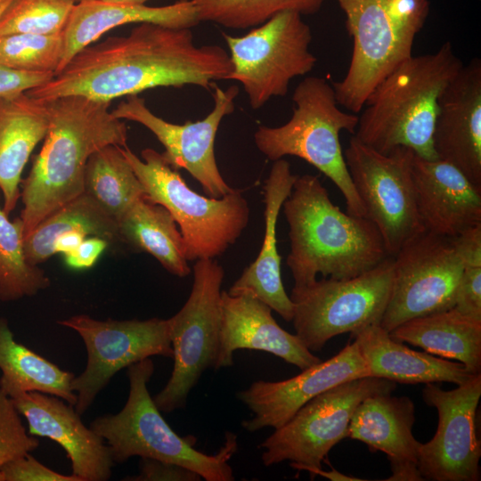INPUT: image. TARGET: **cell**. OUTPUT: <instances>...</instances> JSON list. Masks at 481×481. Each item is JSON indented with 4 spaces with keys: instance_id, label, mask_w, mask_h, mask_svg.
Segmentation results:
<instances>
[{
    "instance_id": "6da1fadb",
    "label": "cell",
    "mask_w": 481,
    "mask_h": 481,
    "mask_svg": "<svg viewBox=\"0 0 481 481\" xmlns=\"http://www.w3.org/2000/svg\"><path fill=\"white\" fill-rule=\"evenodd\" d=\"M231 72L225 49L197 45L191 29L139 23L127 36L88 45L51 80L25 94L37 100L80 95L110 102L159 86L208 90Z\"/></svg>"
},
{
    "instance_id": "7a4b0ae2",
    "label": "cell",
    "mask_w": 481,
    "mask_h": 481,
    "mask_svg": "<svg viewBox=\"0 0 481 481\" xmlns=\"http://www.w3.org/2000/svg\"><path fill=\"white\" fill-rule=\"evenodd\" d=\"M44 102L49 126L44 144L21 180L24 237L44 218L84 193L86 163L107 145L126 146L127 127L110 102L69 95Z\"/></svg>"
},
{
    "instance_id": "3957f363",
    "label": "cell",
    "mask_w": 481,
    "mask_h": 481,
    "mask_svg": "<svg viewBox=\"0 0 481 481\" xmlns=\"http://www.w3.org/2000/svg\"><path fill=\"white\" fill-rule=\"evenodd\" d=\"M281 208L290 247L286 264L294 287L312 283L319 273L355 277L390 257L376 225L340 210L316 175H298Z\"/></svg>"
},
{
    "instance_id": "277c9868",
    "label": "cell",
    "mask_w": 481,
    "mask_h": 481,
    "mask_svg": "<svg viewBox=\"0 0 481 481\" xmlns=\"http://www.w3.org/2000/svg\"><path fill=\"white\" fill-rule=\"evenodd\" d=\"M463 65L450 41L435 53L412 55L370 94L354 135L384 154L406 147L420 158L437 159L433 133L438 100Z\"/></svg>"
},
{
    "instance_id": "5b68a950",
    "label": "cell",
    "mask_w": 481,
    "mask_h": 481,
    "mask_svg": "<svg viewBox=\"0 0 481 481\" xmlns=\"http://www.w3.org/2000/svg\"><path fill=\"white\" fill-rule=\"evenodd\" d=\"M153 373L151 358L128 366L129 394L124 407L115 414L99 416L90 424L110 447L114 463H124L135 456L152 458L185 467L206 481L234 480L229 461L238 448L237 436L227 432L224 445L213 455L195 449L196 438L175 433L151 396L148 383Z\"/></svg>"
},
{
    "instance_id": "8992f818",
    "label": "cell",
    "mask_w": 481,
    "mask_h": 481,
    "mask_svg": "<svg viewBox=\"0 0 481 481\" xmlns=\"http://www.w3.org/2000/svg\"><path fill=\"white\" fill-rule=\"evenodd\" d=\"M291 118L271 127L259 126L254 134L257 148L272 161L285 156L300 158L338 187L346 212L366 217L364 206L348 172L339 135L355 133L359 116L339 108L332 85L320 77H306L295 88Z\"/></svg>"
},
{
    "instance_id": "52a82bcc",
    "label": "cell",
    "mask_w": 481,
    "mask_h": 481,
    "mask_svg": "<svg viewBox=\"0 0 481 481\" xmlns=\"http://www.w3.org/2000/svg\"><path fill=\"white\" fill-rule=\"evenodd\" d=\"M353 38L345 77L332 84L339 106L359 113L375 86L412 55L428 0H336Z\"/></svg>"
},
{
    "instance_id": "ba28073f",
    "label": "cell",
    "mask_w": 481,
    "mask_h": 481,
    "mask_svg": "<svg viewBox=\"0 0 481 481\" xmlns=\"http://www.w3.org/2000/svg\"><path fill=\"white\" fill-rule=\"evenodd\" d=\"M121 151L141 182L145 198L163 206L174 217L188 261L223 255L248 226L250 209L240 191L221 198L202 196L187 185L162 153L146 148L141 159L127 145Z\"/></svg>"
},
{
    "instance_id": "9c48e42d",
    "label": "cell",
    "mask_w": 481,
    "mask_h": 481,
    "mask_svg": "<svg viewBox=\"0 0 481 481\" xmlns=\"http://www.w3.org/2000/svg\"><path fill=\"white\" fill-rule=\"evenodd\" d=\"M394 257L347 279L322 278L293 287L289 296L296 335L311 352L332 338L380 324L393 283Z\"/></svg>"
},
{
    "instance_id": "30bf717a",
    "label": "cell",
    "mask_w": 481,
    "mask_h": 481,
    "mask_svg": "<svg viewBox=\"0 0 481 481\" xmlns=\"http://www.w3.org/2000/svg\"><path fill=\"white\" fill-rule=\"evenodd\" d=\"M301 16L281 12L243 36L223 34L232 62L228 80L241 84L252 109L285 96L293 78L314 69L312 32Z\"/></svg>"
},
{
    "instance_id": "8fae6325",
    "label": "cell",
    "mask_w": 481,
    "mask_h": 481,
    "mask_svg": "<svg viewBox=\"0 0 481 481\" xmlns=\"http://www.w3.org/2000/svg\"><path fill=\"white\" fill-rule=\"evenodd\" d=\"M192 269L190 296L167 319L174 366L166 386L153 398L165 413L185 407L190 392L205 371L214 369L218 355L224 271L211 258L196 260Z\"/></svg>"
},
{
    "instance_id": "7c38bea8",
    "label": "cell",
    "mask_w": 481,
    "mask_h": 481,
    "mask_svg": "<svg viewBox=\"0 0 481 481\" xmlns=\"http://www.w3.org/2000/svg\"><path fill=\"white\" fill-rule=\"evenodd\" d=\"M395 387L394 381L364 377L316 395L260 444L263 464L269 467L289 461L294 469L314 476L332 447L346 438L357 405L370 395L389 394Z\"/></svg>"
},
{
    "instance_id": "4fadbf2b",
    "label": "cell",
    "mask_w": 481,
    "mask_h": 481,
    "mask_svg": "<svg viewBox=\"0 0 481 481\" xmlns=\"http://www.w3.org/2000/svg\"><path fill=\"white\" fill-rule=\"evenodd\" d=\"M414 152L398 147L384 154L353 135L344 152L366 217L378 228L386 251L394 257L410 240L425 232L419 215L412 160Z\"/></svg>"
},
{
    "instance_id": "5bb4252c",
    "label": "cell",
    "mask_w": 481,
    "mask_h": 481,
    "mask_svg": "<svg viewBox=\"0 0 481 481\" xmlns=\"http://www.w3.org/2000/svg\"><path fill=\"white\" fill-rule=\"evenodd\" d=\"M57 322L77 331L86 346V368L71 381L80 415L122 369L151 356L173 358L167 319L97 320L76 314Z\"/></svg>"
},
{
    "instance_id": "9a60e30c",
    "label": "cell",
    "mask_w": 481,
    "mask_h": 481,
    "mask_svg": "<svg viewBox=\"0 0 481 481\" xmlns=\"http://www.w3.org/2000/svg\"><path fill=\"white\" fill-rule=\"evenodd\" d=\"M394 257L390 297L380 326L390 332L411 319L452 308L462 263L452 239L425 231Z\"/></svg>"
},
{
    "instance_id": "2e32d148",
    "label": "cell",
    "mask_w": 481,
    "mask_h": 481,
    "mask_svg": "<svg viewBox=\"0 0 481 481\" xmlns=\"http://www.w3.org/2000/svg\"><path fill=\"white\" fill-rule=\"evenodd\" d=\"M422 397L436 409L438 425L434 436L422 444L418 469L423 480L479 481L481 444L476 415L481 396V372L454 389L425 384Z\"/></svg>"
},
{
    "instance_id": "e0dca14e",
    "label": "cell",
    "mask_w": 481,
    "mask_h": 481,
    "mask_svg": "<svg viewBox=\"0 0 481 481\" xmlns=\"http://www.w3.org/2000/svg\"><path fill=\"white\" fill-rule=\"evenodd\" d=\"M214 107L202 119L184 124L167 122L155 115L137 94L129 95L112 113L120 119L139 123L164 146L162 156L175 169L186 170L212 198H221L234 189L224 180L215 157V140L224 117L234 110L239 94L236 86L224 90L213 86Z\"/></svg>"
},
{
    "instance_id": "ac0fdd59",
    "label": "cell",
    "mask_w": 481,
    "mask_h": 481,
    "mask_svg": "<svg viewBox=\"0 0 481 481\" xmlns=\"http://www.w3.org/2000/svg\"><path fill=\"white\" fill-rule=\"evenodd\" d=\"M364 377H369V372L358 346L355 341L347 343L331 358L302 370L297 376L280 381L257 380L239 391L237 398L253 413L241 426L249 432L278 428L316 395Z\"/></svg>"
},
{
    "instance_id": "d6986e66",
    "label": "cell",
    "mask_w": 481,
    "mask_h": 481,
    "mask_svg": "<svg viewBox=\"0 0 481 481\" xmlns=\"http://www.w3.org/2000/svg\"><path fill=\"white\" fill-rule=\"evenodd\" d=\"M2 388L28 422L33 436L47 437L66 452L71 474L82 481H106L115 465L110 447L102 437L86 427L73 404L40 392L17 387Z\"/></svg>"
},
{
    "instance_id": "ffe728a7",
    "label": "cell",
    "mask_w": 481,
    "mask_h": 481,
    "mask_svg": "<svg viewBox=\"0 0 481 481\" xmlns=\"http://www.w3.org/2000/svg\"><path fill=\"white\" fill-rule=\"evenodd\" d=\"M438 159L481 189V61L463 65L443 91L433 133Z\"/></svg>"
},
{
    "instance_id": "44dd1931",
    "label": "cell",
    "mask_w": 481,
    "mask_h": 481,
    "mask_svg": "<svg viewBox=\"0 0 481 481\" xmlns=\"http://www.w3.org/2000/svg\"><path fill=\"white\" fill-rule=\"evenodd\" d=\"M219 349L214 370L233 364L239 349L270 353L305 370L322 360L309 351L296 334L283 330L272 309L249 293L230 295L222 291Z\"/></svg>"
},
{
    "instance_id": "7402d4cb",
    "label": "cell",
    "mask_w": 481,
    "mask_h": 481,
    "mask_svg": "<svg viewBox=\"0 0 481 481\" xmlns=\"http://www.w3.org/2000/svg\"><path fill=\"white\" fill-rule=\"evenodd\" d=\"M412 175L426 231L453 238L481 224V189L456 167L414 154Z\"/></svg>"
},
{
    "instance_id": "603a6c76",
    "label": "cell",
    "mask_w": 481,
    "mask_h": 481,
    "mask_svg": "<svg viewBox=\"0 0 481 481\" xmlns=\"http://www.w3.org/2000/svg\"><path fill=\"white\" fill-rule=\"evenodd\" d=\"M414 421L415 407L409 397L377 394L357 405L346 437L387 455L392 470L387 480H423L418 469L421 443L413 436Z\"/></svg>"
},
{
    "instance_id": "cb8c5ba5",
    "label": "cell",
    "mask_w": 481,
    "mask_h": 481,
    "mask_svg": "<svg viewBox=\"0 0 481 481\" xmlns=\"http://www.w3.org/2000/svg\"><path fill=\"white\" fill-rule=\"evenodd\" d=\"M297 176L287 160L280 159L273 161L264 186L263 244L254 262L243 270L227 291L230 295L249 293L255 296L286 322L292 321L294 306L281 281L276 225L282 204L290 194Z\"/></svg>"
},
{
    "instance_id": "d4e9b609",
    "label": "cell",
    "mask_w": 481,
    "mask_h": 481,
    "mask_svg": "<svg viewBox=\"0 0 481 481\" xmlns=\"http://www.w3.org/2000/svg\"><path fill=\"white\" fill-rule=\"evenodd\" d=\"M200 22L192 0L156 7L102 0L77 3L62 33L63 53L57 72L78 51L114 28L130 23H153L175 29H192Z\"/></svg>"
},
{
    "instance_id": "484cf974",
    "label": "cell",
    "mask_w": 481,
    "mask_h": 481,
    "mask_svg": "<svg viewBox=\"0 0 481 481\" xmlns=\"http://www.w3.org/2000/svg\"><path fill=\"white\" fill-rule=\"evenodd\" d=\"M367 366L369 377L400 384L452 382L460 385L473 373L459 362L409 348L392 338L380 324L351 334Z\"/></svg>"
},
{
    "instance_id": "4316f807",
    "label": "cell",
    "mask_w": 481,
    "mask_h": 481,
    "mask_svg": "<svg viewBox=\"0 0 481 481\" xmlns=\"http://www.w3.org/2000/svg\"><path fill=\"white\" fill-rule=\"evenodd\" d=\"M44 102L20 94L0 98V190L9 216L20 198L21 173L37 144L47 133Z\"/></svg>"
},
{
    "instance_id": "83f0119b",
    "label": "cell",
    "mask_w": 481,
    "mask_h": 481,
    "mask_svg": "<svg viewBox=\"0 0 481 481\" xmlns=\"http://www.w3.org/2000/svg\"><path fill=\"white\" fill-rule=\"evenodd\" d=\"M389 335L430 355L456 360L473 374L481 372V320L453 307L404 322Z\"/></svg>"
},
{
    "instance_id": "f1b7e54d",
    "label": "cell",
    "mask_w": 481,
    "mask_h": 481,
    "mask_svg": "<svg viewBox=\"0 0 481 481\" xmlns=\"http://www.w3.org/2000/svg\"><path fill=\"white\" fill-rule=\"evenodd\" d=\"M118 225L126 245L149 253L173 275H189L182 233L163 206L145 197L139 199L121 216Z\"/></svg>"
},
{
    "instance_id": "f546056e",
    "label": "cell",
    "mask_w": 481,
    "mask_h": 481,
    "mask_svg": "<svg viewBox=\"0 0 481 481\" xmlns=\"http://www.w3.org/2000/svg\"><path fill=\"white\" fill-rule=\"evenodd\" d=\"M81 231L109 245L125 244L118 223L89 195L82 193L44 218L24 237L28 261L38 265L51 257L53 243L61 234Z\"/></svg>"
},
{
    "instance_id": "4dcf8cb0",
    "label": "cell",
    "mask_w": 481,
    "mask_h": 481,
    "mask_svg": "<svg viewBox=\"0 0 481 481\" xmlns=\"http://www.w3.org/2000/svg\"><path fill=\"white\" fill-rule=\"evenodd\" d=\"M0 387H13L26 392L58 396L73 405L74 374L17 342L5 318H0Z\"/></svg>"
},
{
    "instance_id": "1f68e13d",
    "label": "cell",
    "mask_w": 481,
    "mask_h": 481,
    "mask_svg": "<svg viewBox=\"0 0 481 481\" xmlns=\"http://www.w3.org/2000/svg\"><path fill=\"white\" fill-rule=\"evenodd\" d=\"M84 193L118 223L133 203L145 197L141 182L118 145H107L91 155L85 170Z\"/></svg>"
},
{
    "instance_id": "d6a6232c",
    "label": "cell",
    "mask_w": 481,
    "mask_h": 481,
    "mask_svg": "<svg viewBox=\"0 0 481 481\" xmlns=\"http://www.w3.org/2000/svg\"><path fill=\"white\" fill-rule=\"evenodd\" d=\"M50 283L45 272L26 257L21 218L11 221L0 207V300L34 296Z\"/></svg>"
},
{
    "instance_id": "836d02e7",
    "label": "cell",
    "mask_w": 481,
    "mask_h": 481,
    "mask_svg": "<svg viewBox=\"0 0 481 481\" xmlns=\"http://www.w3.org/2000/svg\"><path fill=\"white\" fill-rule=\"evenodd\" d=\"M325 0H192L200 21H210L228 29L257 27L275 14L291 11L312 14Z\"/></svg>"
},
{
    "instance_id": "e575fe53",
    "label": "cell",
    "mask_w": 481,
    "mask_h": 481,
    "mask_svg": "<svg viewBox=\"0 0 481 481\" xmlns=\"http://www.w3.org/2000/svg\"><path fill=\"white\" fill-rule=\"evenodd\" d=\"M75 4L74 0H12L0 17V36L61 35Z\"/></svg>"
},
{
    "instance_id": "d590c367",
    "label": "cell",
    "mask_w": 481,
    "mask_h": 481,
    "mask_svg": "<svg viewBox=\"0 0 481 481\" xmlns=\"http://www.w3.org/2000/svg\"><path fill=\"white\" fill-rule=\"evenodd\" d=\"M62 53V34L0 36V63L16 70L55 74Z\"/></svg>"
},
{
    "instance_id": "8d00e7d4",
    "label": "cell",
    "mask_w": 481,
    "mask_h": 481,
    "mask_svg": "<svg viewBox=\"0 0 481 481\" xmlns=\"http://www.w3.org/2000/svg\"><path fill=\"white\" fill-rule=\"evenodd\" d=\"M452 239L462 263L453 308L481 320V224Z\"/></svg>"
},
{
    "instance_id": "74e56055",
    "label": "cell",
    "mask_w": 481,
    "mask_h": 481,
    "mask_svg": "<svg viewBox=\"0 0 481 481\" xmlns=\"http://www.w3.org/2000/svg\"><path fill=\"white\" fill-rule=\"evenodd\" d=\"M39 441L27 432L12 399L0 388V481L2 468L9 461L30 453Z\"/></svg>"
},
{
    "instance_id": "f35d334b",
    "label": "cell",
    "mask_w": 481,
    "mask_h": 481,
    "mask_svg": "<svg viewBox=\"0 0 481 481\" xmlns=\"http://www.w3.org/2000/svg\"><path fill=\"white\" fill-rule=\"evenodd\" d=\"M1 472L3 481H82L73 474L63 475L53 470L30 453L7 462Z\"/></svg>"
},
{
    "instance_id": "ab89813d",
    "label": "cell",
    "mask_w": 481,
    "mask_h": 481,
    "mask_svg": "<svg viewBox=\"0 0 481 481\" xmlns=\"http://www.w3.org/2000/svg\"><path fill=\"white\" fill-rule=\"evenodd\" d=\"M201 477L181 465L152 458H141L139 473L126 477L127 481H200Z\"/></svg>"
},
{
    "instance_id": "60d3db41",
    "label": "cell",
    "mask_w": 481,
    "mask_h": 481,
    "mask_svg": "<svg viewBox=\"0 0 481 481\" xmlns=\"http://www.w3.org/2000/svg\"><path fill=\"white\" fill-rule=\"evenodd\" d=\"M53 76V73L16 70L0 63V98L24 94L47 83Z\"/></svg>"
},
{
    "instance_id": "b9f144b4",
    "label": "cell",
    "mask_w": 481,
    "mask_h": 481,
    "mask_svg": "<svg viewBox=\"0 0 481 481\" xmlns=\"http://www.w3.org/2000/svg\"><path fill=\"white\" fill-rule=\"evenodd\" d=\"M108 246V242L102 238L86 237L75 250L64 255L66 265L77 270L90 268Z\"/></svg>"
},
{
    "instance_id": "7bdbcfd3",
    "label": "cell",
    "mask_w": 481,
    "mask_h": 481,
    "mask_svg": "<svg viewBox=\"0 0 481 481\" xmlns=\"http://www.w3.org/2000/svg\"><path fill=\"white\" fill-rule=\"evenodd\" d=\"M87 235L81 231H72L59 235L53 243V253L68 254L75 250Z\"/></svg>"
},
{
    "instance_id": "ee69618b",
    "label": "cell",
    "mask_w": 481,
    "mask_h": 481,
    "mask_svg": "<svg viewBox=\"0 0 481 481\" xmlns=\"http://www.w3.org/2000/svg\"><path fill=\"white\" fill-rule=\"evenodd\" d=\"M106 2H112L118 4H144L147 1L150 0H102Z\"/></svg>"
},
{
    "instance_id": "f6af8a7d",
    "label": "cell",
    "mask_w": 481,
    "mask_h": 481,
    "mask_svg": "<svg viewBox=\"0 0 481 481\" xmlns=\"http://www.w3.org/2000/svg\"><path fill=\"white\" fill-rule=\"evenodd\" d=\"M12 0H0V17Z\"/></svg>"
},
{
    "instance_id": "bcb514c9",
    "label": "cell",
    "mask_w": 481,
    "mask_h": 481,
    "mask_svg": "<svg viewBox=\"0 0 481 481\" xmlns=\"http://www.w3.org/2000/svg\"><path fill=\"white\" fill-rule=\"evenodd\" d=\"M77 3H80V2H83V1H86V0H74Z\"/></svg>"
},
{
    "instance_id": "7dc6e473",
    "label": "cell",
    "mask_w": 481,
    "mask_h": 481,
    "mask_svg": "<svg viewBox=\"0 0 481 481\" xmlns=\"http://www.w3.org/2000/svg\"><path fill=\"white\" fill-rule=\"evenodd\" d=\"M1 301V300H0Z\"/></svg>"
}]
</instances>
